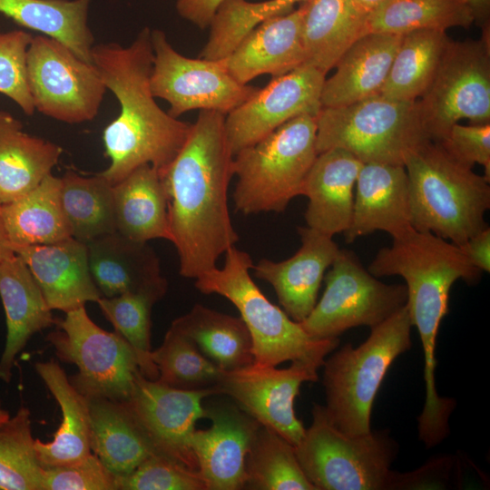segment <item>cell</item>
<instances>
[{
  "label": "cell",
  "instance_id": "obj_9",
  "mask_svg": "<svg viewBox=\"0 0 490 490\" xmlns=\"http://www.w3.org/2000/svg\"><path fill=\"white\" fill-rule=\"evenodd\" d=\"M54 323L58 328L46 339L61 361L76 366L78 372L69 377L72 385L87 398L129 401L140 369L128 342L96 325L85 306Z\"/></svg>",
  "mask_w": 490,
  "mask_h": 490
},
{
  "label": "cell",
  "instance_id": "obj_43",
  "mask_svg": "<svg viewBox=\"0 0 490 490\" xmlns=\"http://www.w3.org/2000/svg\"><path fill=\"white\" fill-rule=\"evenodd\" d=\"M33 36L23 30L0 32V93L14 101L26 115L35 112L26 70Z\"/></svg>",
  "mask_w": 490,
  "mask_h": 490
},
{
  "label": "cell",
  "instance_id": "obj_12",
  "mask_svg": "<svg viewBox=\"0 0 490 490\" xmlns=\"http://www.w3.org/2000/svg\"><path fill=\"white\" fill-rule=\"evenodd\" d=\"M26 70L35 111L66 123L92 121L98 114L107 91L101 75L62 42L33 36Z\"/></svg>",
  "mask_w": 490,
  "mask_h": 490
},
{
  "label": "cell",
  "instance_id": "obj_19",
  "mask_svg": "<svg viewBox=\"0 0 490 490\" xmlns=\"http://www.w3.org/2000/svg\"><path fill=\"white\" fill-rule=\"evenodd\" d=\"M301 246L290 258L273 261L262 259L253 264L256 278L270 283L290 318L302 321L317 303L326 270L339 248L333 237L309 227H299Z\"/></svg>",
  "mask_w": 490,
  "mask_h": 490
},
{
  "label": "cell",
  "instance_id": "obj_35",
  "mask_svg": "<svg viewBox=\"0 0 490 490\" xmlns=\"http://www.w3.org/2000/svg\"><path fill=\"white\" fill-rule=\"evenodd\" d=\"M451 39L441 30L404 34L379 95L414 102L430 85Z\"/></svg>",
  "mask_w": 490,
  "mask_h": 490
},
{
  "label": "cell",
  "instance_id": "obj_38",
  "mask_svg": "<svg viewBox=\"0 0 490 490\" xmlns=\"http://www.w3.org/2000/svg\"><path fill=\"white\" fill-rule=\"evenodd\" d=\"M168 284L115 297H101L97 304L105 317L134 351L141 374L157 380L159 372L151 353V314L153 305L167 291Z\"/></svg>",
  "mask_w": 490,
  "mask_h": 490
},
{
  "label": "cell",
  "instance_id": "obj_39",
  "mask_svg": "<svg viewBox=\"0 0 490 490\" xmlns=\"http://www.w3.org/2000/svg\"><path fill=\"white\" fill-rule=\"evenodd\" d=\"M246 474L245 489L316 490L299 463L295 446L261 425L247 456Z\"/></svg>",
  "mask_w": 490,
  "mask_h": 490
},
{
  "label": "cell",
  "instance_id": "obj_47",
  "mask_svg": "<svg viewBox=\"0 0 490 490\" xmlns=\"http://www.w3.org/2000/svg\"><path fill=\"white\" fill-rule=\"evenodd\" d=\"M224 0H177L176 11L184 20L201 29L209 27Z\"/></svg>",
  "mask_w": 490,
  "mask_h": 490
},
{
  "label": "cell",
  "instance_id": "obj_36",
  "mask_svg": "<svg viewBox=\"0 0 490 490\" xmlns=\"http://www.w3.org/2000/svg\"><path fill=\"white\" fill-rule=\"evenodd\" d=\"M475 22L466 0H386L368 14L363 34H404L423 29L469 28Z\"/></svg>",
  "mask_w": 490,
  "mask_h": 490
},
{
  "label": "cell",
  "instance_id": "obj_11",
  "mask_svg": "<svg viewBox=\"0 0 490 490\" xmlns=\"http://www.w3.org/2000/svg\"><path fill=\"white\" fill-rule=\"evenodd\" d=\"M324 280L320 299L299 322L315 339L337 338L359 326L372 328L407 302L406 285L379 281L348 250H339Z\"/></svg>",
  "mask_w": 490,
  "mask_h": 490
},
{
  "label": "cell",
  "instance_id": "obj_6",
  "mask_svg": "<svg viewBox=\"0 0 490 490\" xmlns=\"http://www.w3.org/2000/svg\"><path fill=\"white\" fill-rule=\"evenodd\" d=\"M295 452L316 490L403 489L404 473L390 469L397 445L387 432L347 435L330 422L323 406H314Z\"/></svg>",
  "mask_w": 490,
  "mask_h": 490
},
{
  "label": "cell",
  "instance_id": "obj_21",
  "mask_svg": "<svg viewBox=\"0 0 490 490\" xmlns=\"http://www.w3.org/2000/svg\"><path fill=\"white\" fill-rule=\"evenodd\" d=\"M412 229L405 166L363 163L355 185L351 223L344 233L346 241L376 230L386 231L394 239Z\"/></svg>",
  "mask_w": 490,
  "mask_h": 490
},
{
  "label": "cell",
  "instance_id": "obj_44",
  "mask_svg": "<svg viewBox=\"0 0 490 490\" xmlns=\"http://www.w3.org/2000/svg\"><path fill=\"white\" fill-rule=\"evenodd\" d=\"M43 490H118L117 476L92 452L76 463L44 467Z\"/></svg>",
  "mask_w": 490,
  "mask_h": 490
},
{
  "label": "cell",
  "instance_id": "obj_48",
  "mask_svg": "<svg viewBox=\"0 0 490 490\" xmlns=\"http://www.w3.org/2000/svg\"><path fill=\"white\" fill-rule=\"evenodd\" d=\"M470 263L481 271H490V229L487 226L458 246Z\"/></svg>",
  "mask_w": 490,
  "mask_h": 490
},
{
  "label": "cell",
  "instance_id": "obj_24",
  "mask_svg": "<svg viewBox=\"0 0 490 490\" xmlns=\"http://www.w3.org/2000/svg\"><path fill=\"white\" fill-rule=\"evenodd\" d=\"M0 298L7 328L0 379L8 383L16 356L32 336L54 324L55 319L29 268L15 253L0 261Z\"/></svg>",
  "mask_w": 490,
  "mask_h": 490
},
{
  "label": "cell",
  "instance_id": "obj_34",
  "mask_svg": "<svg viewBox=\"0 0 490 490\" xmlns=\"http://www.w3.org/2000/svg\"><path fill=\"white\" fill-rule=\"evenodd\" d=\"M303 18L306 63L324 73L363 35L365 18L351 0H307Z\"/></svg>",
  "mask_w": 490,
  "mask_h": 490
},
{
  "label": "cell",
  "instance_id": "obj_52",
  "mask_svg": "<svg viewBox=\"0 0 490 490\" xmlns=\"http://www.w3.org/2000/svg\"><path fill=\"white\" fill-rule=\"evenodd\" d=\"M10 417L9 413L0 406V426Z\"/></svg>",
  "mask_w": 490,
  "mask_h": 490
},
{
  "label": "cell",
  "instance_id": "obj_50",
  "mask_svg": "<svg viewBox=\"0 0 490 490\" xmlns=\"http://www.w3.org/2000/svg\"><path fill=\"white\" fill-rule=\"evenodd\" d=\"M356 11L364 18L386 0H351Z\"/></svg>",
  "mask_w": 490,
  "mask_h": 490
},
{
  "label": "cell",
  "instance_id": "obj_46",
  "mask_svg": "<svg viewBox=\"0 0 490 490\" xmlns=\"http://www.w3.org/2000/svg\"><path fill=\"white\" fill-rule=\"evenodd\" d=\"M305 1L307 0H229L226 7L227 19L233 33L239 37H244L264 20L287 14L293 10L295 4Z\"/></svg>",
  "mask_w": 490,
  "mask_h": 490
},
{
  "label": "cell",
  "instance_id": "obj_22",
  "mask_svg": "<svg viewBox=\"0 0 490 490\" xmlns=\"http://www.w3.org/2000/svg\"><path fill=\"white\" fill-rule=\"evenodd\" d=\"M25 262L53 309L64 313L102 297L89 269L87 246L73 237L14 248Z\"/></svg>",
  "mask_w": 490,
  "mask_h": 490
},
{
  "label": "cell",
  "instance_id": "obj_31",
  "mask_svg": "<svg viewBox=\"0 0 490 490\" xmlns=\"http://www.w3.org/2000/svg\"><path fill=\"white\" fill-rule=\"evenodd\" d=\"M61 178L47 175L34 189L0 205V218L14 248L71 238L61 199Z\"/></svg>",
  "mask_w": 490,
  "mask_h": 490
},
{
  "label": "cell",
  "instance_id": "obj_17",
  "mask_svg": "<svg viewBox=\"0 0 490 490\" xmlns=\"http://www.w3.org/2000/svg\"><path fill=\"white\" fill-rule=\"evenodd\" d=\"M214 395L216 388H175L140 372L126 403L159 454L199 472L191 442L196 422L206 416L202 401Z\"/></svg>",
  "mask_w": 490,
  "mask_h": 490
},
{
  "label": "cell",
  "instance_id": "obj_3",
  "mask_svg": "<svg viewBox=\"0 0 490 490\" xmlns=\"http://www.w3.org/2000/svg\"><path fill=\"white\" fill-rule=\"evenodd\" d=\"M411 225L459 246L486 228L490 207L489 180L454 159L436 141L408 152Z\"/></svg>",
  "mask_w": 490,
  "mask_h": 490
},
{
  "label": "cell",
  "instance_id": "obj_41",
  "mask_svg": "<svg viewBox=\"0 0 490 490\" xmlns=\"http://www.w3.org/2000/svg\"><path fill=\"white\" fill-rule=\"evenodd\" d=\"M151 358L159 372L157 380L180 389L216 388L223 371L172 326Z\"/></svg>",
  "mask_w": 490,
  "mask_h": 490
},
{
  "label": "cell",
  "instance_id": "obj_40",
  "mask_svg": "<svg viewBox=\"0 0 490 490\" xmlns=\"http://www.w3.org/2000/svg\"><path fill=\"white\" fill-rule=\"evenodd\" d=\"M34 441L30 411L21 407L0 426V490H43Z\"/></svg>",
  "mask_w": 490,
  "mask_h": 490
},
{
  "label": "cell",
  "instance_id": "obj_13",
  "mask_svg": "<svg viewBox=\"0 0 490 490\" xmlns=\"http://www.w3.org/2000/svg\"><path fill=\"white\" fill-rule=\"evenodd\" d=\"M368 270L376 278L402 277L409 308L448 306L453 284L458 279L477 281L482 272L457 245L432 232L415 229L394 238L390 247L381 249Z\"/></svg>",
  "mask_w": 490,
  "mask_h": 490
},
{
  "label": "cell",
  "instance_id": "obj_49",
  "mask_svg": "<svg viewBox=\"0 0 490 490\" xmlns=\"http://www.w3.org/2000/svg\"><path fill=\"white\" fill-rule=\"evenodd\" d=\"M472 7L475 22L483 26L489 24L490 0H466Z\"/></svg>",
  "mask_w": 490,
  "mask_h": 490
},
{
  "label": "cell",
  "instance_id": "obj_33",
  "mask_svg": "<svg viewBox=\"0 0 490 490\" xmlns=\"http://www.w3.org/2000/svg\"><path fill=\"white\" fill-rule=\"evenodd\" d=\"M171 326L191 340L206 358L224 371L254 362L252 339L241 318L195 304Z\"/></svg>",
  "mask_w": 490,
  "mask_h": 490
},
{
  "label": "cell",
  "instance_id": "obj_25",
  "mask_svg": "<svg viewBox=\"0 0 490 490\" xmlns=\"http://www.w3.org/2000/svg\"><path fill=\"white\" fill-rule=\"evenodd\" d=\"M402 36L369 33L353 42L337 62L335 74L325 79L322 107L348 105L378 95Z\"/></svg>",
  "mask_w": 490,
  "mask_h": 490
},
{
  "label": "cell",
  "instance_id": "obj_8",
  "mask_svg": "<svg viewBox=\"0 0 490 490\" xmlns=\"http://www.w3.org/2000/svg\"><path fill=\"white\" fill-rule=\"evenodd\" d=\"M318 153L343 149L365 162L403 165L409 152L431 140L418 102L381 95L338 107H322L316 117Z\"/></svg>",
  "mask_w": 490,
  "mask_h": 490
},
{
  "label": "cell",
  "instance_id": "obj_15",
  "mask_svg": "<svg viewBox=\"0 0 490 490\" xmlns=\"http://www.w3.org/2000/svg\"><path fill=\"white\" fill-rule=\"evenodd\" d=\"M318 369L301 361H293L286 368L253 362L235 370H223L216 389L261 426L296 446L306 428L296 416L294 400L304 382L318 379Z\"/></svg>",
  "mask_w": 490,
  "mask_h": 490
},
{
  "label": "cell",
  "instance_id": "obj_16",
  "mask_svg": "<svg viewBox=\"0 0 490 490\" xmlns=\"http://www.w3.org/2000/svg\"><path fill=\"white\" fill-rule=\"evenodd\" d=\"M326 74L311 64H303L273 78L226 114L225 130L232 154L254 144L295 117L317 116L322 108L320 99Z\"/></svg>",
  "mask_w": 490,
  "mask_h": 490
},
{
  "label": "cell",
  "instance_id": "obj_28",
  "mask_svg": "<svg viewBox=\"0 0 490 490\" xmlns=\"http://www.w3.org/2000/svg\"><path fill=\"white\" fill-rule=\"evenodd\" d=\"M34 368L62 411V422L54 439L34 441L38 461L43 467L76 463L92 453L88 399L72 385L57 361L36 362Z\"/></svg>",
  "mask_w": 490,
  "mask_h": 490
},
{
  "label": "cell",
  "instance_id": "obj_5",
  "mask_svg": "<svg viewBox=\"0 0 490 490\" xmlns=\"http://www.w3.org/2000/svg\"><path fill=\"white\" fill-rule=\"evenodd\" d=\"M412 327L406 304L359 346L348 343L324 360V408L338 430L349 436L371 431L373 402L389 367L411 348Z\"/></svg>",
  "mask_w": 490,
  "mask_h": 490
},
{
  "label": "cell",
  "instance_id": "obj_42",
  "mask_svg": "<svg viewBox=\"0 0 490 490\" xmlns=\"http://www.w3.org/2000/svg\"><path fill=\"white\" fill-rule=\"evenodd\" d=\"M118 490H206L199 472L162 454H154L125 476Z\"/></svg>",
  "mask_w": 490,
  "mask_h": 490
},
{
  "label": "cell",
  "instance_id": "obj_2",
  "mask_svg": "<svg viewBox=\"0 0 490 490\" xmlns=\"http://www.w3.org/2000/svg\"><path fill=\"white\" fill-rule=\"evenodd\" d=\"M151 32L144 27L128 46L108 43L93 45L92 50L93 64L120 105L118 116L103 133L110 164L100 174L113 185L145 164L162 175L182 148L191 128V123L163 111L152 93Z\"/></svg>",
  "mask_w": 490,
  "mask_h": 490
},
{
  "label": "cell",
  "instance_id": "obj_32",
  "mask_svg": "<svg viewBox=\"0 0 490 490\" xmlns=\"http://www.w3.org/2000/svg\"><path fill=\"white\" fill-rule=\"evenodd\" d=\"M92 0H0V14L18 25L57 39L93 64L94 37L88 25Z\"/></svg>",
  "mask_w": 490,
  "mask_h": 490
},
{
  "label": "cell",
  "instance_id": "obj_14",
  "mask_svg": "<svg viewBox=\"0 0 490 490\" xmlns=\"http://www.w3.org/2000/svg\"><path fill=\"white\" fill-rule=\"evenodd\" d=\"M153 64L152 93L165 100L168 113L179 118L191 110L228 114L251 97L259 88L237 82L223 62L190 58L178 53L164 32H151Z\"/></svg>",
  "mask_w": 490,
  "mask_h": 490
},
{
  "label": "cell",
  "instance_id": "obj_51",
  "mask_svg": "<svg viewBox=\"0 0 490 490\" xmlns=\"http://www.w3.org/2000/svg\"><path fill=\"white\" fill-rule=\"evenodd\" d=\"M15 254L0 218V261Z\"/></svg>",
  "mask_w": 490,
  "mask_h": 490
},
{
  "label": "cell",
  "instance_id": "obj_26",
  "mask_svg": "<svg viewBox=\"0 0 490 490\" xmlns=\"http://www.w3.org/2000/svg\"><path fill=\"white\" fill-rule=\"evenodd\" d=\"M92 278L102 297L111 298L168 284L148 242L114 231L85 243Z\"/></svg>",
  "mask_w": 490,
  "mask_h": 490
},
{
  "label": "cell",
  "instance_id": "obj_29",
  "mask_svg": "<svg viewBox=\"0 0 490 490\" xmlns=\"http://www.w3.org/2000/svg\"><path fill=\"white\" fill-rule=\"evenodd\" d=\"M116 231L136 241H171L168 196L160 172L142 165L113 185Z\"/></svg>",
  "mask_w": 490,
  "mask_h": 490
},
{
  "label": "cell",
  "instance_id": "obj_20",
  "mask_svg": "<svg viewBox=\"0 0 490 490\" xmlns=\"http://www.w3.org/2000/svg\"><path fill=\"white\" fill-rule=\"evenodd\" d=\"M306 5L260 23L221 60L240 83L270 74L281 76L306 63L303 18Z\"/></svg>",
  "mask_w": 490,
  "mask_h": 490
},
{
  "label": "cell",
  "instance_id": "obj_30",
  "mask_svg": "<svg viewBox=\"0 0 490 490\" xmlns=\"http://www.w3.org/2000/svg\"><path fill=\"white\" fill-rule=\"evenodd\" d=\"M62 152L59 145L24 132L19 120L0 110V205L34 189Z\"/></svg>",
  "mask_w": 490,
  "mask_h": 490
},
{
  "label": "cell",
  "instance_id": "obj_1",
  "mask_svg": "<svg viewBox=\"0 0 490 490\" xmlns=\"http://www.w3.org/2000/svg\"><path fill=\"white\" fill-rule=\"evenodd\" d=\"M225 117L200 111L182 148L161 175L168 196L171 242L180 274L188 279L217 267L219 258L239 240L228 206L234 155Z\"/></svg>",
  "mask_w": 490,
  "mask_h": 490
},
{
  "label": "cell",
  "instance_id": "obj_45",
  "mask_svg": "<svg viewBox=\"0 0 490 490\" xmlns=\"http://www.w3.org/2000/svg\"><path fill=\"white\" fill-rule=\"evenodd\" d=\"M438 142L461 163L471 168L475 163L482 165L484 176L490 179V122L471 125L456 122Z\"/></svg>",
  "mask_w": 490,
  "mask_h": 490
},
{
  "label": "cell",
  "instance_id": "obj_7",
  "mask_svg": "<svg viewBox=\"0 0 490 490\" xmlns=\"http://www.w3.org/2000/svg\"><path fill=\"white\" fill-rule=\"evenodd\" d=\"M316 117L303 114L234 155L235 209L243 214L281 212L301 195L318 156Z\"/></svg>",
  "mask_w": 490,
  "mask_h": 490
},
{
  "label": "cell",
  "instance_id": "obj_10",
  "mask_svg": "<svg viewBox=\"0 0 490 490\" xmlns=\"http://www.w3.org/2000/svg\"><path fill=\"white\" fill-rule=\"evenodd\" d=\"M417 102L426 132L436 142L461 119L474 124L490 122L489 24L483 26L480 39L449 42Z\"/></svg>",
  "mask_w": 490,
  "mask_h": 490
},
{
  "label": "cell",
  "instance_id": "obj_27",
  "mask_svg": "<svg viewBox=\"0 0 490 490\" xmlns=\"http://www.w3.org/2000/svg\"><path fill=\"white\" fill-rule=\"evenodd\" d=\"M91 451L117 477L159 454L126 402L87 398Z\"/></svg>",
  "mask_w": 490,
  "mask_h": 490
},
{
  "label": "cell",
  "instance_id": "obj_37",
  "mask_svg": "<svg viewBox=\"0 0 490 490\" xmlns=\"http://www.w3.org/2000/svg\"><path fill=\"white\" fill-rule=\"evenodd\" d=\"M60 199L73 238L86 243L116 231L113 185L100 173L86 177L67 171Z\"/></svg>",
  "mask_w": 490,
  "mask_h": 490
},
{
  "label": "cell",
  "instance_id": "obj_23",
  "mask_svg": "<svg viewBox=\"0 0 490 490\" xmlns=\"http://www.w3.org/2000/svg\"><path fill=\"white\" fill-rule=\"evenodd\" d=\"M362 164L353 154L339 148L318 154L301 191L309 200L304 214L308 227L330 237L347 231Z\"/></svg>",
  "mask_w": 490,
  "mask_h": 490
},
{
  "label": "cell",
  "instance_id": "obj_18",
  "mask_svg": "<svg viewBox=\"0 0 490 490\" xmlns=\"http://www.w3.org/2000/svg\"><path fill=\"white\" fill-rule=\"evenodd\" d=\"M205 410L211 425L195 429L191 445L206 490L245 489L246 460L260 424L235 404Z\"/></svg>",
  "mask_w": 490,
  "mask_h": 490
},
{
  "label": "cell",
  "instance_id": "obj_4",
  "mask_svg": "<svg viewBox=\"0 0 490 490\" xmlns=\"http://www.w3.org/2000/svg\"><path fill=\"white\" fill-rule=\"evenodd\" d=\"M224 254V266L202 273L194 285L201 293L222 296L237 308L252 339L254 363L277 367L285 361H301L320 368L338 346V338L309 337L253 281V263L246 251L233 246Z\"/></svg>",
  "mask_w": 490,
  "mask_h": 490
}]
</instances>
